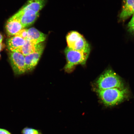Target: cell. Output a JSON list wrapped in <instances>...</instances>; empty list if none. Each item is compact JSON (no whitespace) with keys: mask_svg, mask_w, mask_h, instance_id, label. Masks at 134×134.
Here are the masks:
<instances>
[{"mask_svg":"<svg viewBox=\"0 0 134 134\" xmlns=\"http://www.w3.org/2000/svg\"><path fill=\"white\" fill-rule=\"evenodd\" d=\"M99 97L107 107H113L119 104L128 98L129 90L126 88H114L97 90Z\"/></svg>","mask_w":134,"mask_h":134,"instance_id":"6da1fadb","label":"cell"},{"mask_svg":"<svg viewBox=\"0 0 134 134\" xmlns=\"http://www.w3.org/2000/svg\"><path fill=\"white\" fill-rule=\"evenodd\" d=\"M96 83L97 90L125 87L121 78L113 70L110 69L107 70L100 75Z\"/></svg>","mask_w":134,"mask_h":134,"instance_id":"7a4b0ae2","label":"cell"},{"mask_svg":"<svg viewBox=\"0 0 134 134\" xmlns=\"http://www.w3.org/2000/svg\"><path fill=\"white\" fill-rule=\"evenodd\" d=\"M65 53L67 60L65 70L69 72L72 71L76 65H84L90 54L71 49L68 47L65 49Z\"/></svg>","mask_w":134,"mask_h":134,"instance_id":"3957f363","label":"cell"},{"mask_svg":"<svg viewBox=\"0 0 134 134\" xmlns=\"http://www.w3.org/2000/svg\"><path fill=\"white\" fill-rule=\"evenodd\" d=\"M9 57L13 71L15 74L20 75L26 72L25 56L18 52H10Z\"/></svg>","mask_w":134,"mask_h":134,"instance_id":"277c9868","label":"cell"},{"mask_svg":"<svg viewBox=\"0 0 134 134\" xmlns=\"http://www.w3.org/2000/svg\"><path fill=\"white\" fill-rule=\"evenodd\" d=\"M39 14V13L28 10L24 12L19 11L12 17L19 21L24 28L33 24L37 19Z\"/></svg>","mask_w":134,"mask_h":134,"instance_id":"5b68a950","label":"cell"},{"mask_svg":"<svg viewBox=\"0 0 134 134\" xmlns=\"http://www.w3.org/2000/svg\"><path fill=\"white\" fill-rule=\"evenodd\" d=\"M44 48V44L43 42L40 43L36 51L25 56L26 72L30 71L34 69L39 61Z\"/></svg>","mask_w":134,"mask_h":134,"instance_id":"8992f818","label":"cell"},{"mask_svg":"<svg viewBox=\"0 0 134 134\" xmlns=\"http://www.w3.org/2000/svg\"><path fill=\"white\" fill-rule=\"evenodd\" d=\"M27 39L35 44H37L43 42L46 40L47 35L35 28L27 29Z\"/></svg>","mask_w":134,"mask_h":134,"instance_id":"52a82bcc","label":"cell"},{"mask_svg":"<svg viewBox=\"0 0 134 134\" xmlns=\"http://www.w3.org/2000/svg\"><path fill=\"white\" fill-rule=\"evenodd\" d=\"M47 0H28L19 11L24 12L31 10L36 13H39L46 4Z\"/></svg>","mask_w":134,"mask_h":134,"instance_id":"ba28073f","label":"cell"},{"mask_svg":"<svg viewBox=\"0 0 134 134\" xmlns=\"http://www.w3.org/2000/svg\"><path fill=\"white\" fill-rule=\"evenodd\" d=\"M5 27L8 34L10 36H14L24 28L20 22L12 17L8 20L6 23Z\"/></svg>","mask_w":134,"mask_h":134,"instance_id":"9c48e42d","label":"cell"},{"mask_svg":"<svg viewBox=\"0 0 134 134\" xmlns=\"http://www.w3.org/2000/svg\"><path fill=\"white\" fill-rule=\"evenodd\" d=\"M26 40L19 37L14 36L9 38L7 42V47L10 51L18 52L24 45Z\"/></svg>","mask_w":134,"mask_h":134,"instance_id":"30bf717a","label":"cell"},{"mask_svg":"<svg viewBox=\"0 0 134 134\" xmlns=\"http://www.w3.org/2000/svg\"><path fill=\"white\" fill-rule=\"evenodd\" d=\"M134 14V0H125L120 18L121 20H125Z\"/></svg>","mask_w":134,"mask_h":134,"instance_id":"8fae6325","label":"cell"},{"mask_svg":"<svg viewBox=\"0 0 134 134\" xmlns=\"http://www.w3.org/2000/svg\"><path fill=\"white\" fill-rule=\"evenodd\" d=\"M70 48L77 51L88 53H90V50L89 44L82 35L75 41Z\"/></svg>","mask_w":134,"mask_h":134,"instance_id":"7c38bea8","label":"cell"},{"mask_svg":"<svg viewBox=\"0 0 134 134\" xmlns=\"http://www.w3.org/2000/svg\"><path fill=\"white\" fill-rule=\"evenodd\" d=\"M39 44H35L29 40H26L24 44L18 52L21 53L24 56H26L36 51Z\"/></svg>","mask_w":134,"mask_h":134,"instance_id":"4fadbf2b","label":"cell"},{"mask_svg":"<svg viewBox=\"0 0 134 134\" xmlns=\"http://www.w3.org/2000/svg\"><path fill=\"white\" fill-rule=\"evenodd\" d=\"M81 35L80 34L75 31H71L69 33L66 37L68 47L71 48L75 41Z\"/></svg>","mask_w":134,"mask_h":134,"instance_id":"5bb4252c","label":"cell"},{"mask_svg":"<svg viewBox=\"0 0 134 134\" xmlns=\"http://www.w3.org/2000/svg\"><path fill=\"white\" fill-rule=\"evenodd\" d=\"M23 134H43L40 130L26 127L22 131Z\"/></svg>","mask_w":134,"mask_h":134,"instance_id":"9a60e30c","label":"cell"},{"mask_svg":"<svg viewBox=\"0 0 134 134\" xmlns=\"http://www.w3.org/2000/svg\"><path fill=\"white\" fill-rule=\"evenodd\" d=\"M28 36L27 29L23 28L17 33L14 36L19 37L25 40L27 39Z\"/></svg>","mask_w":134,"mask_h":134,"instance_id":"2e32d148","label":"cell"},{"mask_svg":"<svg viewBox=\"0 0 134 134\" xmlns=\"http://www.w3.org/2000/svg\"><path fill=\"white\" fill-rule=\"evenodd\" d=\"M128 28L129 31L134 36V14L128 23Z\"/></svg>","mask_w":134,"mask_h":134,"instance_id":"e0dca14e","label":"cell"},{"mask_svg":"<svg viewBox=\"0 0 134 134\" xmlns=\"http://www.w3.org/2000/svg\"><path fill=\"white\" fill-rule=\"evenodd\" d=\"M0 134H11L9 132L5 130L0 129Z\"/></svg>","mask_w":134,"mask_h":134,"instance_id":"ac0fdd59","label":"cell"},{"mask_svg":"<svg viewBox=\"0 0 134 134\" xmlns=\"http://www.w3.org/2000/svg\"><path fill=\"white\" fill-rule=\"evenodd\" d=\"M3 38L2 35L0 33V42H2Z\"/></svg>","mask_w":134,"mask_h":134,"instance_id":"d6986e66","label":"cell"},{"mask_svg":"<svg viewBox=\"0 0 134 134\" xmlns=\"http://www.w3.org/2000/svg\"><path fill=\"white\" fill-rule=\"evenodd\" d=\"M2 43L0 42V52H1L2 48ZM0 57H1V54H0Z\"/></svg>","mask_w":134,"mask_h":134,"instance_id":"ffe728a7","label":"cell"}]
</instances>
